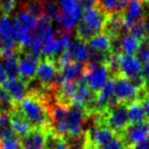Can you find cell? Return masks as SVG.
<instances>
[{
	"instance_id": "cell-4",
	"label": "cell",
	"mask_w": 149,
	"mask_h": 149,
	"mask_svg": "<svg viewBox=\"0 0 149 149\" xmlns=\"http://www.w3.org/2000/svg\"><path fill=\"white\" fill-rule=\"evenodd\" d=\"M95 121L108 126L115 133L122 134L124 130L129 126L127 105L121 103H115L111 105L106 112L95 115Z\"/></svg>"
},
{
	"instance_id": "cell-33",
	"label": "cell",
	"mask_w": 149,
	"mask_h": 149,
	"mask_svg": "<svg viewBox=\"0 0 149 149\" xmlns=\"http://www.w3.org/2000/svg\"><path fill=\"white\" fill-rule=\"evenodd\" d=\"M136 57L140 62L147 64L149 62V46L146 45L145 43L142 42V44L140 45V47L138 48L137 52H136Z\"/></svg>"
},
{
	"instance_id": "cell-16",
	"label": "cell",
	"mask_w": 149,
	"mask_h": 149,
	"mask_svg": "<svg viewBox=\"0 0 149 149\" xmlns=\"http://www.w3.org/2000/svg\"><path fill=\"white\" fill-rule=\"evenodd\" d=\"M144 1L143 0H129V3L124 12V26L128 30L132 24L144 18Z\"/></svg>"
},
{
	"instance_id": "cell-23",
	"label": "cell",
	"mask_w": 149,
	"mask_h": 149,
	"mask_svg": "<svg viewBox=\"0 0 149 149\" xmlns=\"http://www.w3.org/2000/svg\"><path fill=\"white\" fill-rule=\"evenodd\" d=\"M142 44V41L137 39L131 34L122 35L120 37V51L124 55H133L137 52L138 48Z\"/></svg>"
},
{
	"instance_id": "cell-7",
	"label": "cell",
	"mask_w": 149,
	"mask_h": 149,
	"mask_svg": "<svg viewBox=\"0 0 149 149\" xmlns=\"http://www.w3.org/2000/svg\"><path fill=\"white\" fill-rule=\"evenodd\" d=\"M54 38H55V33H54L52 20L43 16L39 18V24L33 33L31 42L29 46L30 52L39 55L40 53H42L44 47L49 44Z\"/></svg>"
},
{
	"instance_id": "cell-31",
	"label": "cell",
	"mask_w": 149,
	"mask_h": 149,
	"mask_svg": "<svg viewBox=\"0 0 149 149\" xmlns=\"http://www.w3.org/2000/svg\"><path fill=\"white\" fill-rule=\"evenodd\" d=\"M128 33L133 36H135L137 39L143 42V39L146 35V29H145V23H144V18H140L139 20L135 22L132 24L131 26L128 28Z\"/></svg>"
},
{
	"instance_id": "cell-3",
	"label": "cell",
	"mask_w": 149,
	"mask_h": 149,
	"mask_svg": "<svg viewBox=\"0 0 149 149\" xmlns=\"http://www.w3.org/2000/svg\"><path fill=\"white\" fill-rule=\"evenodd\" d=\"M87 117L88 115L83 109V107L75 105V104L69 106L65 114L59 135L63 137L68 136L69 138L82 137L83 132H84L83 127H84Z\"/></svg>"
},
{
	"instance_id": "cell-36",
	"label": "cell",
	"mask_w": 149,
	"mask_h": 149,
	"mask_svg": "<svg viewBox=\"0 0 149 149\" xmlns=\"http://www.w3.org/2000/svg\"><path fill=\"white\" fill-rule=\"evenodd\" d=\"M79 3L83 10L97 7V0H79Z\"/></svg>"
},
{
	"instance_id": "cell-40",
	"label": "cell",
	"mask_w": 149,
	"mask_h": 149,
	"mask_svg": "<svg viewBox=\"0 0 149 149\" xmlns=\"http://www.w3.org/2000/svg\"><path fill=\"white\" fill-rule=\"evenodd\" d=\"M133 149H149V141L145 142V143L140 144V145L136 146V147Z\"/></svg>"
},
{
	"instance_id": "cell-2",
	"label": "cell",
	"mask_w": 149,
	"mask_h": 149,
	"mask_svg": "<svg viewBox=\"0 0 149 149\" xmlns=\"http://www.w3.org/2000/svg\"><path fill=\"white\" fill-rule=\"evenodd\" d=\"M107 16L98 7L83 10L81 20L76 26L77 40L87 42L93 36L102 33Z\"/></svg>"
},
{
	"instance_id": "cell-42",
	"label": "cell",
	"mask_w": 149,
	"mask_h": 149,
	"mask_svg": "<svg viewBox=\"0 0 149 149\" xmlns=\"http://www.w3.org/2000/svg\"><path fill=\"white\" fill-rule=\"evenodd\" d=\"M2 16H5L4 14V12H3V10H2V8H1V6H0V18H1Z\"/></svg>"
},
{
	"instance_id": "cell-12",
	"label": "cell",
	"mask_w": 149,
	"mask_h": 149,
	"mask_svg": "<svg viewBox=\"0 0 149 149\" xmlns=\"http://www.w3.org/2000/svg\"><path fill=\"white\" fill-rule=\"evenodd\" d=\"M121 139L128 149L149 141V121L141 124H131L121 134Z\"/></svg>"
},
{
	"instance_id": "cell-17",
	"label": "cell",
	"mask_w": 149,
	"mask_h": 149,
	"mask_svg": "<svg viewBox=\"0 0 149 149\" xmlns=\"http://www.w3.org/2000/svg\"><path fill=\"white\" fill-rule=\"evenodd\" d=\"M124 29V14H111L107 16L102 32L106 33L111 39H114L122 36Z\"/></svg>"
},
{
	"instance_id": "cell-35",
	"label": "cell",
	"mask_w": 149,
	"mask_h": 149,
	"mask_svg": "<svg viewBox=\"0 0 149 149\" xmlns=\"http://www.w3.org/2000/svg\"><path fill=\"white\" fill-rule=\"evenodd\" d=\"M141 78L144 82V88L149 86V62L144 64L141 68Z\"/></svg>"
},
{
	"instance_id": "cell-41",
	"label": "cell",
	"mask_w": 149,
	"mask_h": 149,
	"mask_svg": "<svg viewBox=\"0 0 149 149\" xmlns=\"http://www.w3.org/2000/svg\"><path fill=\"white\" fill-rule=\"evenodd\" d=\"M143 43H145L146 45L149 46V34L145 35V37H144V39H143Z\"/></svg>"
},
{
	"instance_id": "cell-37",
	"label": "cell",
	"mask_w": 149,
	"mask_h": 149,
	"mask_svg": "<svg viewBox=\"0 0 149 149\" xmlns=\"http://www.w3.org/2000/svg\"><path fill=\"white\" fill-rule=\"evenodd\" d=\"M140 102H141L142 106H143L145 114H146V117H147V119L149 121V94L148 93L146 94V95L144 96L141 100H140Z\"/></svg>"
},
{
	"instance_id": "cell-18",
	"label": "cell",
	"mask_w": 149,
	"mask_h": 149,
	"mask_svg": "<svg viewBox=\"0 0 149 149\" xmlns=\"http://www.w3.org/2000/svg\"><path fill=\"white\" fill-rule=\"evenodd\" d=\"M46 132L42 130H31L26 136L22 138V149H45Z\"/></svg>"
},
{
	"instance_id": "cell-26",
	"label": "cell",
	"mask_w": 149,
	"mask_h": 149,
	"mask_svg": "<svg viewBox=\"0 0 149 149\" xmlns=\"http://www.w3.org/2000/svg\"><path fill=\"white\" fill-rule=\"evenodd\" d=\"M13 22L15 23V24L19 25L22 28H24L26 30L33 33V31L36 30L38 24H39V18L31 16L26 10L22 8V9L17 12V14H16Z\"/></svg>"
},
{
	"instance_id": "cell-6",
	"label": "cell",
	"mask_w": 149,
	"mask_h": 149,
	"mask_svg": "<svg viewBox=\"0 0 149 149\" xmlns=\"http://www.w3.org/2000/svg\"><path fill=\"white\" fill-rule=\"evenodd\" d=\"M36 81L44 89L53 90L59 83V68L53 57L45 56L39 62L36 73Z\"/></svg>"
},
{
	"instance_id": "cell-10",
	"label": "cell",
	"mask_w": 149,
	"mask_h": 149,
	"mask_svg": "<svg viewBox=\"0 0 149 149\" xmlns=\"http://www.w3.org/2000/svg\"><path fill=\"white\" fill-rule=\"evenodd\" d=\"M17 43L14 36L13 23L8 16L0 18V57L16 53L18 51Z\"/></svg>"
},
{
	"instance_id": "cell-28",
	"label": "cell",
	"mask_w": 149,
	"mask_h": 149,
	"mask_svg": "<svg viewBox=\"0 0 149 149\" xmlns=\"http://www.w3.org/2000/svg\"><path fill=\"white\" fill-rule=\"evenodd\" d=\"M2 58V66L7 76V79H15L18 78V55L17 52L10 55L4 56Z\"/></svg>"
},
{
	"instance_id": "cell-29",
	"label": "cell",
	"mask_w": 149,
	"mask_h": 149,
	"mask_svg": "<svg viewBox=\"0 0 149 149\" xmlns=\"http://www.w3.org/2000/svg\"><path fill=\"white\" fill-rule=\"evenodd\" d=\"M43 13L50 20L59 22L61 10L56 0H43Z\"/></svg>"
},
{
	"instance_id": "cell-21",
	"label": "cell",
	"mask_w": 149,
	"mask_h": 149,
	"mask_svg": "<svg viewBox=\"0 0 149 149\" xmlns=\"http://www.w3.org/2000/svg\"><path fill=\"white\" fill-rule=\"evenodd\" d=\"M87 46H88L90 51L110 53V52H112V39L106 33L102 32L88 40Z\"/></svg>"
},
{
	"instance_id": "cell-19",
	"label": "cell",
	"mask_w": 149,
	"mask_h": 149,
	"mask_svg": "<svg viewBox=\"0 0 149 149\" xmlns=\"http://www.w3.org/2000/svg\"><path fill=\"white\" fill-rule=\"evenodd\" d=\"M84 64L71 61L59 71L60 82H76L82 77Z\"/></svg>"
},
{
	"instance_id": "cell-13",
	"label": "cell",
	"mask_w": 149,
	"mask_h": 149,
	"mask_svg": "<svg viewBox=\"0 0 149 149\" xmlns=\"http://www.w3.org/2000/svg\"><path fill=\"white\" fill-rule=\"evenodd\" d=\"M18 78L26 84L35 79L37 68L39 66V55L31 52H26L24 49L18 50Z\"/></svg>"
},
{
	"instance_id": "cell-46",
	"label": "cell",
	"mask_w": 149,
	"mask_h": 149,
	"mask_svg": "<svg viewBox=\"0 0 149 149\" xmlns=\"http://www.w3.org/2000/svg\"><path fill=\"white\" fill-rule=\"evenodd\" d=\"M0 114H1V112H0Z\"/></svg>"
},
{
	"instance_id": "cell-1",
	"label": "cell",
	"mask_w": 149,
	"mask_h": 149,
	"mask_svg": "<svg viewBox=\"0 0 149 149\" xmlns=\"http://www.w3.org/2000/svg\"><path fill=\"white\" fill-rule=\"evenodd\" d=\"M49 98L37 92H29L28 95L15 105L17 110L33 127V129L51 130Z\"/></svg>"
},
{
	"instance_id": "cell-44",
	"label": "cell",
	"mask_w": 149,
	"mask_h": 149,
	"mask_svg": "<svg viewBox=\"0 0 149 149\" xmlns=\"http://www.w3.org/2000/svg\"><path fill=\"white\" fill-rule=\"evenodd\" d=\"M0 92H1V86H0Z\"/></svg>"
},
{
	"instance_id": "cell-43",
	"label": "cell",
	"mask_w": 149,
	"mask_h": 149,
	"mask_svg": "<svg viewBox=\"0 0 149 149\" xmlns=\"http://www.w3.org/2000/svg\"><path fill=\"white\" fill-rule=\"evenodd\" d=\"M3 1H4V0H0V5H1V4L3 3Z\"/></svg>"
},
{
	"instance_id": "cell-9",
	"label": "cell",
	"mask_w": 149,
	"mask_h": 149,
	"mask_svg": "<svg viewBox=\"0 0 149 149\" xmlns=\"http://www.w3.org/2000/svg\"><path fill=\"white\" fill-rule=\"evenodd\" d=\"M59 6L61 16L58 24L63 28V31L71 32L77 26L82 16L79 0H59Z\"/></svg>"
},
{
	"instance_id": "cell-45",
	"label": "cell",
	"mask_w": 149,
	"mask_h": 149,
	"mask_svg": "<svg viewBox=\"0 0 149 149\" xmlns=\"http://www.w3.org/2000/svg\"><path fill=\"white\" fill-rule=\"evenodd\" d=\"M84 149H89V148H87V147H84Z\"/></svg>"
},
{
	"instance_id": "cell-5",
	"label": "cell",
	"mask_w": 149,
	"mask_h": 149,
	"mask_svg": "<svg viewBox=\"0 0 149 149\" xmlns=\"http://www.w3.org/2000/svg\"><path fill=\"white\" fill-rule=\"evenodd\" d=\"M113 80L115 84L114 92L117 103L128 105L135 100L140 101L147 94L145 88L139 87L123 76H118Z\"/></svg>"
},
{
	"instance_id": "cell-15",
	"label": "cell",
	"mask_w": 149,
	"mask_h": 149,
	"mask_svg": "<svg viewBox=\"0 0 149 149\" xmlns=\"http://www.w3.org/2000/svg\"><path fill=\"white\" fill-rule=\"evenodd\" d=\"M1 87L15 104L19 103L29 93L28 84L19 78L8 79Z\"/></svg>"
},
{
	"instance_id": "cell-25",
	"label": "cell",
	"mask_w": 149,
	"mask_h": 149,
	"mask_svg": "<svg viewBox=\"0 0 149 149\" xmlns=\"http://www.w3.org/2000/svg\"><path fill=\"white\" fill-rule=\"evenodd\" d=\"M128 117L131 124H141L148 121L141 102L139 100L131 102L127 105Z\"/></svg>"
},
{
	"instance_id": "cell-20",
	"label": "cell",
	"mask_w": 149,
	"mask_h": 149,
	"mask_svg": "<svg viewBox=\"0 0 149 149\" xmlns=\"http://www.w3.org/2000/svg\"><path fill=\"white\" fill-rule=\"evenodd\" d=\"M9 117L10 121H11L12 129H13V132L16 136H19V137L22 138L28 135L31 130H33L31 124L15 109V107L9 113Z\"/></svg>"
},
{
	"instance_id": "cell-32",
	"label": "cell",
	"mask_w": 149,
	"mask_h": 149,
	"mask_svg": "<svg viewBox=\"0 0 149 149\" xmlns=\"http://www.w3.org/2000/svg\"><path fill=\"white\" fill-rule=\"evenodd\" d=\"M0 149H22V143L15 136L0 142Z\"/></svg>"
},
{
	"instance_id": "cell-8",
	"label": "cell",
	"mask_w": 149,
	"mask_h": 149,
	"mask_svg": "<svg viewBox=\"0 0 149 149\" xmlns=\"http://www.w3.org/2000/svg\"><path fill=\"white\" fill-rule=\"evenodd\" d=\"M82 78L86 82L89 89L94 93H97L111 79V76L106 64L97 66V64L85 61Z\"/></svg>"
},
{
	"instance_id": "cell-24",
	"label": "cell",
	"mask_w": 149,
	"mask_h": 149,
	"mask_svg": "<svg viewBox=\"0 0 149 149\" xmlns=\"http://www.w3.org/2000/svg\"><path fill=\"white\" fill-rule=\"evenodd\" d=\"M69 52L71 54L73 61L82 62L84 64L89 56V48L85 42H82L80 40L71 43L70 47L68 48Z\"/></svg>"
},
{
	"instance_id": "cell-11",
	"label": "cell",
	"mask_w": 149,
	"mask_h": 149,
	"mask_svg": "<svg viewBox=\"0 0 149 149\" xmlns=\"http://www.w3.org/2000/svg\"><path fill=\"white\" fill-rule=\"evenodd\" d=\"M115 133L108 126L95 121L85 135V146L90 149H100L115 139Z\"/></svg>"
},
{
	"instance_id": "cell-34",
	"label": "cell",
	"mask_w": 149,
	"mask_h": 149,
	"mask_svg": "<svg viewBox=\"0 0 149 149\" xmlns=\"http://www.w3.org/2000/svg\"><path fill=\"white\" fill-rule=\"evenodd\" d=\"M100 149H128L121 138H115L109 144Z\"/></svg>"
},
{
	"instance_id": "cell-22",
	"label": "cell",
	"mask_w": 149,
	"mask_h": 149,
	"mask_svg": "<svg viewBox=\"0 0 149 149\" xmlns=\"http://www.w3.org/2000/svg\"><path fill=\"white\" fill-rule=\"evenodd\" d=\"M129 0H97V7L107 16L124 14Z\"/></svg>"
},
{
	"instance_id": "cell-30",
	"label": "cell",
	"mask_w": 149,
	"mask_h": 149,
	"mask_svg": "<svg viewBox=\"0 0 149 149\" xmlns=\"http://www.w3.org/2000/svg\"><path fill=\"white\" fill-rule=\"evenodd\" d=\"M15 134L13 132L10 121L9 114L1 113L0 114V142L7 140L9 138L15 137Z\"/></svg>"
},
{
	"instance_id": "cell-14",
	"label": "cell",
	"mask_w": 149,
	"mask_h": 149,
	"mask_svg": "<svg viewBox=\"0 0 149 149\" xmlns=\"http://www.w3.org/2000/svg\"><path fill=\"white\" fill-rule=\"evenodd\" d=\"M141 62L134 55H122L120 60V76L130 80L139 87L144 88L141 78Z\"/></svg>"
},
{
	"instance_id": "cell-39",
	"label": "cell",
	"mask_w": 149,
	"mask_h": 149,
	"mask_svg": "<svg viewBox=\"0 0 149 149\" xmlns=\"http://www.w3.org/2000/svg\"><path fill=\"white\" fill-rule=\"evenodd\" d=\"M144 23H145V29L146 33L149 34V13L144 16Z\"/></svg>"
},
{
	"instance_id": "cell-27",
	"label": "cell",
	"mask_w": 149,
	"mask_h": 149,
	"mask_svg": "<svg viewBox=\"0 0 149 149\" xmlns=\"http://www.w3.org/2000/svg\"><path fill=\"white\" fill-rule=\"evenodd\" d=\"M45 149H69L67 140L53 130L46 132Z\"/></svg>"
},
{
	"instance_id": "cell-38",
	"label": "cell",
	"mask_w": 149,
	"mask_h": 149,
	"mask_svg": "<svg viewBox=\"0 0 149 149\" xmlns=\"http://www.w3.org/2000/svg\"><path fill=\"white\" fill-rule=\"evenodd\" d=\"M7 76L5 74V71L3 68V66H2L1 61H0V86H2L6 81H7Z\"/></svg>"
}]
</instances>
